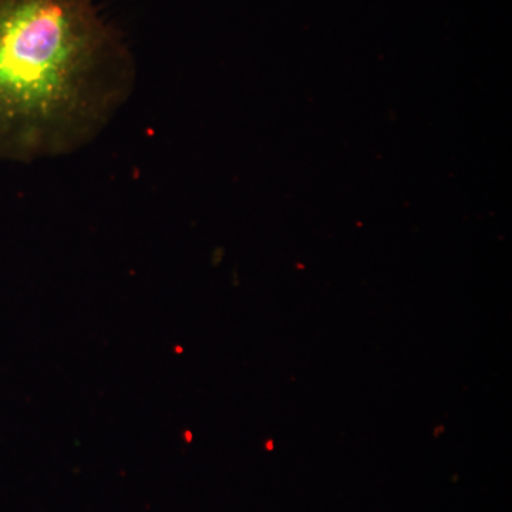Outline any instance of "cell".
<instances>
[{"mask_svg": "<svg viewBox=\"0 0 512 512\" xmlns=\"http://www.w3.org/2000/svg\"><path fill=\"white\" fill-rule=\"evenodd\" d=\"M136 82L133 55L92 0H0V161L89 146Z\"/></svg>", "mask_w": 512, "mask_h": 512, "instance_id": "cell-1", "label": "cell"}]
</instances>
